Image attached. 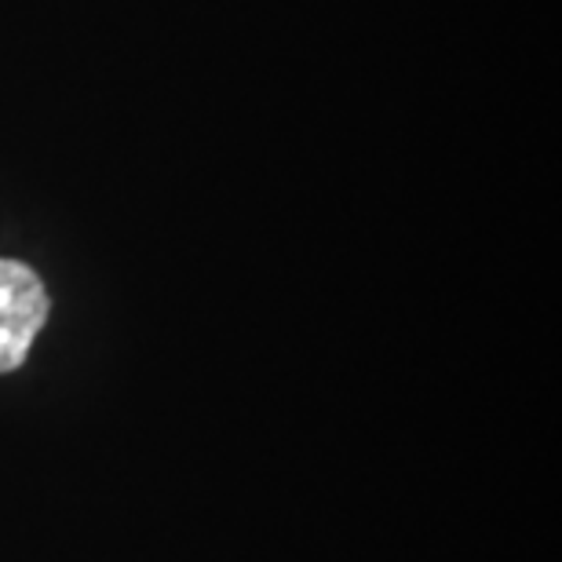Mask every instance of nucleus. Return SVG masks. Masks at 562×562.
<instances>
[{
    "label": "nucleus",
    "mask_w": 562,
    "mask_h": 562,
    "mask_svg": "<svg viewBox=\"0 0 562 562\" xmlns=\"http://www.w3.org/2000/svg\"><path fill=\"white\" fill-rule=\"evenodd\" d=\"M48 322V292L19 260H0V373L26 362L33 336Z\"/></svg>",
    "instance_id": "1"
}]
</instances>
